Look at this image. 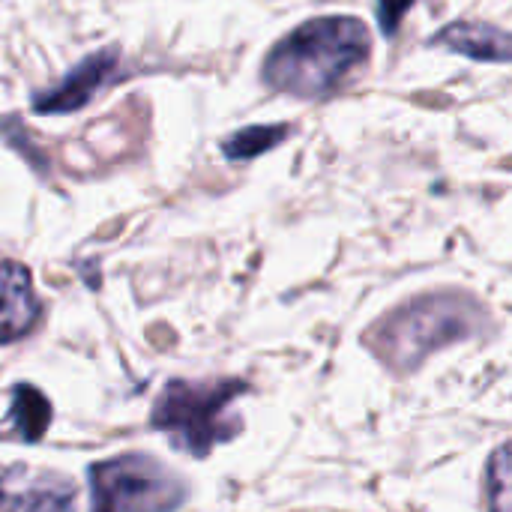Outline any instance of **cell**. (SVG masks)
I'll list each match as a JSON object with an SVG mask.
<instances>
[{"label": "cell", "instance_id": "cell-1", "mask_svg": "<svg viewBox=\"0 0 512 512\" xmlns=\"http://www.w3.org/2000/svg\"><path fill=\"white\" fill-rule=\"evenodd\" d=\"M372 51V36L360 18L330 15L312 18L291 30L267 54L261 78L270 90L321 99L339 90Z\"/></svg>", "mask_w": 512, "mask_h": 512}, {"label": "cell", "instance_id": "cell-2", "mask_svg": "<svg viewBox=\"0 0 512 512\" xmlns=\"http://www.w3.org/2000/svg\"><path fill=\"white\" fill-rule=\"evenodd\" d=\"M486 327L483 309L465 294H426L393 309L366 342L393 372H414L432 351L462 342Z\"/></svg>", "mask_w": 512, "mask_h": 512}, {"label": "cell", "instance_id": "cell-3", "mask_svg": "<svg viewBox=\"0 0 512 512\" xmlns=\"http://www.w3.org/2000/svg\"><path fill=\"white\" fill-rule=\"evenodd\" d=\"M246 390L249 384L237 378L213 384L168 381L153 402L150 426L168 435V441L180 453L204 459L216 444H225L240 435L243 423L228 408Z\"/></svg>", "mask_w": 512, "mask_h": 512}, {"label": "cell", "instance_id": "cell-4", "mask_svg": "<svg viewBox=\"0 0 512 512\" xmlns=\"http://www.w3.org/2000/svg\"><path fill=\"white\" fill-rule=\"evenodd\" d=\"M90 512H174L186 501V486L159 459L126 453L96 462L87 471Z\"/></svg>", "mask_w": 512, "mask_h": 512}, {"label": "cell", "instance_id": "cell-5", "mask_svg": "<svg viewBox=\"0 0 512 512\" xmlns=\"http://www.w3.org/2000/svg\"><path fill=\"white\" fill-rule=\"evenodd\" d=\"M120 54L117 48H105L96 51L90 57H84L81 63H75L63 81H57L48 90H39L33 96V111L39 114H69L84 108L99 90H105L120 72Z\"/></svg>", "mask_w": 512, "mask_h": 512}, {"label": "cell", "instance_id": "cell-6", "mask_svg": "<svg viewBox=\"0 0 512 512\" xmlns=\"http://www.w3.org/2000/svg\"><path fill=\"white\" fill-rule=\"evenodd\" d=\"M0 512H75V483L15 465L0 480Z\"/></svg>", "mask_w": 512, "mask_h": 512}, {"label": "cell", "instance_id": "cell-7", "mask_svg": "<svg viewBox=\"0 0 512 512\" xmlns=\"http://www.w3.org/2000/svg\"><path fill=\"white\" fill-rule=\"evenodd\" d=\"M39 312L30 270L18 261H0V345L27 336Z\"/></svg>", "mask_w": 512, "mask_h": 512}, {"label": "cell", "instance_id": "cell-8", "mask_svg": "<svg viewBox=\"0 0 512 512\" xmlns=\"http://www.w3.org/2000/svg\"><path fill=\"white\" fill-rule=\"evenodd\" d=\"M438 45H447L456 54L474 57V60H486V63H512V33L501 27H489V24H450L441 33H435Z\"/></svg>", "mask_w": 512, "mask_h": 512}, {"label": "cell", "instance_id": "cell-9", "mask_svg": "<svg viewBox=\"0 0 512 512\" xmlns=\"http://www.w3.org/2000/svg\"><path fill=\"white\" fill-rule=\"evenodd\" d=\"M51 426V405L48 399L30 387V384H15L9 390V411L3 414L0 435H15L27 444H39L45 429Z\"/></svg>", "mask_w": 512, "mask_h": 512}, {"label": "cell", "instance_id": "cell-10", "mask_svg": "<svg viewBox=\"0 0 512 512\" xmlns=\"http://www.w3.org/2000/svg\"><path fill=\"white\" fill-rule=\"evenodd\" d=\"M288 132H291L288 126H246V129L234 132L231 138H225L222 153L234 162H246V159H255V156L273 150L276 144H282Z\"/></svg>", "mask_w": 512, "mask_h": 512}, {"label": "cell", "instance_id": "cell-11", "mask_svg": "<svg viewBox=\"0 0 512 512\" xmlns=\"http://www.w3.org/2000/svg\"><path fill=\"white\" fill-rule=\"evenodd\" d=\"M486 498H489V512H512V441L498 447L489 459Z\"/></svg>", "mask_w": 512, "mask_h": 512}, {"label": "cell", "instance_id": "cell-12", "mask_svg": "<svg viewBox=\"0 0 512 512\" xmlns=\"http://www.w3.org/2000/svg\"><path fill=\"white\" fill-rule=\"evenodd\" d=\"M414 6V0H375V12H378V24L387 36H393L405 18V12Z\"/></svg>", "mask_w": 512, "mask_h": 512}]
</instances>
